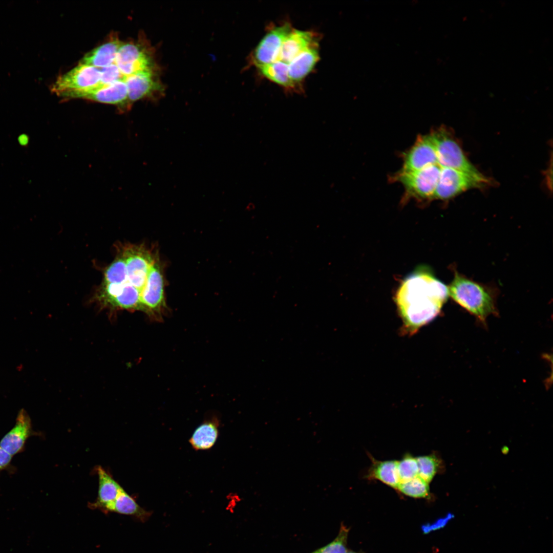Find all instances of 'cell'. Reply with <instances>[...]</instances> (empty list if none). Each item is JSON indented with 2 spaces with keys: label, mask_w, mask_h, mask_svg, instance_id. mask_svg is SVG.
Segmentation results:
<instances>
[{
  "label": "cell",
  "mask_w": 553,
  "mask_h": 553,
  "mask_svg": "<svg viewBox=\"0 0 553 553\" xmlns=\"http://www.w3.org/2000/svg\"><path fill=\"white\" fill-rule=\"evenodd\" d=\"M59 96L65 99L82 98L116 105L120 111H125L131 107L124 79L88 90L64 93Z\"/></svg>",
  "instance_id": "9"
},
{
  "label": "cell",
  "mask_w": 553,
  "mask_h": 553,
  "mask_svg": "<svg viewBox=\"0 0 553 553\" xmlns=\"http://www.w3.org/2000/svg\"><path fill=\"white\" fill-rule=\"evenodd\" d=\"M418 466V475L429 483L438 472L440 459L434 454L420 456L416 458Z\"/></svg>",
  "instance_id": "24"
},
{
  "label": "cell",
  "mask_w": 553,
  "mask_h": 553,
  "mask_svg": "<svg viewBox=\"0 0 553 553\" xmlns=\"http://www.w3.org/2000/svg\"><path fill=\"white\" fill-rule=\"evenodd\" d=\"M100 86V69L79 63L73 69L58 77L51 90L60 96L66 92L85 91Z\"/></svg>",
  "instance_id": "8"
},
{
  "label": "cell",
  "mask_w": 553,
  "mask_h": 553,
  "mask_svg": "<svg viewBox=\"0 0 553 553\" xmlns=\"http://www.w3.org/2000/svg\"><path fill=\"white\" fill-rule=\"evenodd\" d=\"M397 470L400 482L417 476L418 466L416 458L410 454L405 455L400 461H397Z\"/></svg>",
  "instance_id": "25"
},
{
  "label": "cell",
  "mask_w": 553,
  "mask_h": 553,
  "mask_svg": "<svg viewBox=\"0 0 553 553\" xmlns=\"http://www.w3.org/2000/svg\"><path fill=\"white\" fill-rule=\"evenodd\" d=\"M125 263L126 276L123 283H129L141 293L151 268L158 258L144 246H123L119 250Z\"/></svg>",
  "instance_id": "6"
},
{
  "label": "cell",
  "mask_w": 553,
  "mask_h": 553,
  "mask_svg": "<svg viewBox=\"0 0 553 553\" xmlns=\"http://www.w3.org/2000/svg\"><path fill=\"white\" fill-rule=\"evenodd\" d=\"M100 86L108 85L119 80H124L125 76L122 75L115 63L100 69Z\"/></svg>",
  "instance_id": "27"
},
{
  "label": "cell",
  "mask_w": 553,
  "mask_h": 553,
  "mask_svg": "<svg viewBox=\"0 0 553 553\" xmlns=\"http://www.w3.org/2000/svg\"><path fill=\"white\" fill-rule=\"evenodd\" d=\"M441 168L436 164L417 171L401 170L395 176V180L402 184L410 197L419 199H433Z\"/></svg>",
  "instance_id": "7"
},
{
  "label": "cell",
  "mask_w": 553,
  "mask_h": 553,
  "mask_svg": "<svg viewBox=\"0 0 553 553\" xmlns=\"http://www.w3.org/2000/svg\"><path fill=\"white\" fill-rule=\"evenodd\" d=\"M484 185L470 175L455 169L441 167L433 199L447 200L472 188Z\"/></svg>",
  "instance_id": "11"
},
{
  "label": "cell",
  "mask_w": 553,
  "mask_h": 553,
  "mask_svg": "<svg viewBox=\"0 0 553 553\" xmlns=\"http://www.w3.org/2000/svg\"><path fill=\"white\" fill-rule=\"evenodd\" d=\"M96 471L98 477V496L96 501L91 504V506L107 511L123 488L101 466H98Z\"/></svg>",
  "instance_id": "18"
},
{
  "label": "cell",
  "mask_w": 553,
  "mask_h": 553,
  "mask_svg": "<svg viewBox=\"0 0 553 553\" xmlns=\"http://www.w3.org/2000/svg\"><path fill=\"white\" fill-rule=\"evenodd\" d=\"M287 63L277 60L272 63L257 67L266 78L287 90H295L299 86L294 83L288 75Z\"/></svg>",
  "instance_id": "22"
},
{
  "label": "cell",
  "mask_w": 553,
  "mask_h": 553,
  "mask_svg": "<svg viewBox=\"0 0 553 553\" xmlns=\"http://www.w3.org/2000/svg\"><path fill=\"white\" fill-rule=\"evenodd\" d=\"M448 290L455 302L484 324L487 316L497 312L493 291L462 274L455 273Z\"/></svg>",
  "instance_id": "2"
},
{
  "label": "cell",
  "mask_w": 553,
  "mask_h": 553,
  "mask_svg": "<svg viewBox=\"0 0 553 553\" xmlns=\"http://www.w3.org/2000/svg\"><path fill=\"white\" fill-rule=\"evenodd\" d=\"M220 425V421L216 416L204 419L189 439L192 447L196 451L208 450L212 448L219 436Z\"/></svg>",
  "instance_id": "17"
},
{
  "label": "cell",
  "mask_w": 553,
  "mask_h": 553,
  "mask_svg": "<svg viewBox=\"0 0 553 553\" xmlns=\"http://www.w3.org/2000/svg\"><path fill=\"white\" fill-rule=\"evenodd\" d=\"M13 456L0 446V473L4 471H13L11 464Z\"/></svg>",
  "instance_id": "28"
},
{
  "label": "cell",
  "mask_w": 553,
  "mask_h": 553,
  "mask_svg": "<svg viewBox=\"0 0 553 553\" xmlns=\"http://www.w3.org/2000/svg\"><path fill=\"white\" fill-rule=\"evenodd\" d=\"M36 434L30 417L22 409L17 415L14 427L1 440L0 446L13 456L23 452L28 439Z\"/></svg>",
  "instance_id": "13"
},
{
  "label": "cell",
  "mask_w": 553,
  "mask_h": 553,
  "mask_svg": "<svg viewBox=\"0 0 553 553\" xmlns=\"http://www.w3.org/2000/svg\"><path fill=\"white\" fill-rule=\"evenodd\" d=\"M163 266L157 258L150 269L140 297V310L152 320L160 321L166 311Z\"/></svg>",
  "instance_id": "5"
},
{
  "label": "cell",
  "mask_w": 553,
  "mask_h": 553,
  "mask_svg": "<svg viewBox=\"0 0 553 553\" xmlns=\"http://www.w3.org/2000/svg\"><path fill=\"white\" fill-rule=\"evenodd\" d=\"M292 29L287 23L270 29L253 52V64L257 67L276 61L282 44Z\"/></svg>",
  "instance_id": "12"
},
{
  "label": "cell",
  "mask_w": 553,
  "mask_h": 553,
  "mask_svg": "<svg viewBox=\"0 0 553 553\" xmlns=\"http://www.w3.org/2000/svg\"><path fill=\"white\" fill-rule=\"evenodd\" d=\"M436 151L437 163L448 167L465 173L487 184L489 181L467 159L461 147L451 133L440 127L429 134Z\"/></svg>",
  "instance_id": "3"
},
{
  "label": "cell",
  "mask_w": 553,
  "mask_h": 553,
  "mask_svg": "<svg viewBox=\"0 0 553 553\" xmlns=\"http://www.w3.org/2000/svg\"><path fill=\"white\" fill-rule=\"evenodd\" d=\"M428 482L417 476L399 483L397 490L403 494L415 498H429L430 492Z\"/></svg>",
  "instance_id": "23"
},
{
  "label": "cell",
  "mask_w": 553,
  "mask_h": 553,
  "mask_svg": "<svg viewBox=\"0 0 553 553\" xmlns=\"http://www.w3.org/2000/svg\"><path fill=\"white\" fill-rule=\"evenodd\" d=\"M448 296V288L430 270L420 267L402 282L395 301L405 323L414 329L435 317Z\"/></svg>",
  "instance_id": "1"
},
{
  "label": "cell",
  "mask_w": 553,
  "mask_h": 553,
  "mask_svg": "<svg viewBox=\"0 0 553 553\" xmlns=\"http://www.w3.org/2000/svg\"><path fill=\"white\" fill-rule=\"evenodd\" d=\"M436 164L438 163L436 151L430 135H420L405 154L401 170L417 171Z\"/></svg>",
  "instance_id": "14"
},
{
  "label": "cell",
  "mask_w": 553,
  "mask_h": 553,
  "mask_svg": "<svg viewBox=\"0 0 553 553\" xmlns=\"http://www.w3.org/2000/svg\"><path fill=\"white\" fill-rule=\"evenodd\" d=\"M349 528L342 524L335 539L325 546L312 553H347V541Z\"/></svg>",
  "instance_id": "26"
},
{
  "label": "cell",
  "mask_w": 553,
  "mask_h": 553,
  "mask_svg": "<svg viewBox=\"0 0 553 553\" xmlns=\"http://www.w3.org/2000/svg\"><path fill=\"white\" fill-rule=\"evenodd\" d=\"M160 69L142 71L125 77L130 105L145 98L156 99L164 94V86L159 77Z\"/></svg>",
  "instance_id": "10"
},
{
  "label": "cell",
  "mask_w": 553,
  "mask_h": 553,
  "mask_svg": "<svg viewBox=\"0 0 553 553\" xmlns=\"http://www.w3.org/2000/svg\"><path fill=\"white\" fill-rule=\"evenodd\" d=\"M318 38L312 31L292 29L282 44L277 60L289 63L300 53L318 44Z\"/></svg>",
  "instance_id": "15"
},
{
  "label": "cell",
  "mask_w": 553,
  "mask_h": 553,
  "mask_svg": "<svg viewBox=\"0 0 553 553\" xmlns=\"http://www.w3.org/2000/svg\"><path fill=\"white\" fill-rule=\"evenodd\" d=\"M122 42L117 35H111L107 41L87 53L79 63L99 69L115 63Z\"/></svg>",
  "instance_id": "16"
},
{
  "label": "cell",
  "mask_w": 553,
  "mask_h": 553,
  "mask_svg": "<svg viewBox=\"0 0 553 553\" xmlns=\"http://www.w3.org/2000/svg\"><path fill=\"white\" fill-rule=\"evenodd\" d=\"M107 511L135 516L141 520H146L151 515L150 512L140 506L123 488Z\"/></svg>",
  "instance_id": "21"
},
{
  "label": "cell",
  "mask_w": 553,
  "mask_h": 553,
  "mask_svg": "<svg viewBox=\"0 0 553 553\" xmlns=\"http://www.w3.org/2000/svg\"><path fill=\"white\" fill-rule=\"evenodd\" d=\"M347 553H360V552H355V551L350 550V551H348Z\"/></svg>",
  "instance_id": "29"
},
{
  "label": "cell",
  "mask_w": 553,
  "mask_h": 553,
  "mask_svg": "<svg viewBox=\"0 0 553 553\" xmlns=\"http://www.w3.org/2000/svg\"><path fill=\"white\" fill-rule=\"evenodd\" d=\"M115 63L125 77L142 71L160 69L155 60L154 49L143 37L136 41L122 42Z\"/></svg>",
  "instance_id": "4"
},
{
  "label": "cell",
  "mask_w": 553,
  "mask_h": 553,
  "mask_svg": "<svg viewBox=\"0 0 553 553\" xmlns=\"http://www.w3.org/2000/svg\"><path fill=\"white\" fill-rule=\"evenodd\" d=\"M319 59L318 44L300 53L288 65L290 79L299 86V83L310 73Z\"/></svg>",
  "instance_id": "19"
},
{
  "label": "cell",
  "mask_w": 553,
  "mask_h": 553,
  "mask_svg": "<svg viewBox=\"0 0 553 553\" xmlns=\"http://www.w3.org/2000/svg\"><path fill=\"white\" fill-rule=\"evenodd\" d=\"M372 464L367 477L378 480L387 485L397 489L400 482L397 470V461H378L371 458Z\"/></svg>",
  "instance_id": "20"
}]
</instances>
